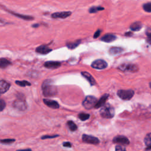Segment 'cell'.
<instances>
[{"label":"cell","mask_w":151,"mask_h":151,"mask_svg":"<svg viewBox=\"0 0 151 151\" xmlns=\"http://www.w3.org/2000/svg\"><path fill=\"white\" fill-rule=\"evenodd\" d=\"M43 95L45 97L55 96L57 94V88L51 80H45L41 86Z\"/></svg>","instance_id":"obj_1"},{"label":"cell","mask_w":151,"mask_h":151,"mask_svg":"<svg viewBox=\"0 0 151 151\" xmlns=\"http://www.w3.org/2000/svg\"><path fill=\"white\" fill-rule=\"evenodd\" d=\"M114 109L110 104H105L102 106L100 111V114L101 116L103 118L111 119L114 116Z\"/></svg>","instance_id":"obj_2"},{"label":"cell","mask_w":151,"mask_h":151,"mask_svg":"<svg viewBox=\"0 0 151 151\" xmlns=\"http://www.w3.org/2000/svg\"><path fill=\"white\" fill-rule=\"evenodd\" d=\"M97 102V100L95 97L92 96H87L83 100L82 104L85 109L89 110L93 107H94Z\"/></svg>","instance_id":"obj_3"},{"label":"cell","mask_w":151,"mask_h":151,"mask_svg":"<svg viewBox=\"0 0 151 151\" xmlns=\"http://www.w3.org/2000/svg\"><path fill=\"white\" fill-rule=\"evenodd\" d=\"M134 91L129 89V90H119L117 91V96L122 100H130L133 95H134Z\"/></svg>","instance_id":"obj_4"},{"label":"cell","mask_w":151,"mask_h":151,"mask_svg":"<svg viewBox=\"0 0 151 151\" xmlns=\"http://www.w3.org/2000/svg\"><path fill=\"white\" fill-rule=\"evenodd\" d=\"M118 68L122 71H129L135 72L138 70L137 67L136 65L132 64H123L118 67Z\"/></svg>","instance_id":"obj_5"},{"label":"cell","mask_w":151,"mask_h":151,"mask_svg":"<svg viewBox=\"0 0 151 151\" xmlns=\"http://www.w3.org/2000/svg\"><path fill=\"white\" fill-rule=\"evenodd\" d=\"M82 140L84 142L88 144H93V145H97L99 143L100 140L98 138L95 136L87 135V134H83L82 136Z\"/></svg>","instance_id":"obj_6"},{"label":"cell","mask_w":151,"mask_h":151,"mask_svg":"<svg viewBox=\"0 0 151 151\" xmlns=\"http://www.w3.org/2000/svg\"><path fill=\"white\" fill-rule=\"evenodd\" d=\"M91 67L97 69V70H102L106 68L107 67V63L103 60L99 59L94 61L91 65Z\"/></svg>","instance_id":"obj_7"},{"label":"cell","mask_w":151,"mask_h":151,"mask_svg":"<svg viewBox=\"0 0 151 151\" xmlns=\"http://www.w3.org/2000/svg\"><path fill=\"white\" fill-rule=\"evenodd\" d=\"M13 106L15 108L21 111H24L26 110L27 107V106L25 100L24 99H18L15 101H14Z\"/></svg>","instance_id":"obj_8"},{"label":"cell","mask_w":151,"mask_h":151,"mask_svg":"<svg viewBox=\"0 0 151 151\" xmlns=\"http://www.w3.org/2000/svg\"><path fill=\"white\" fill-rule=\"evenodd\" d=\"M113 142L114 143H117L122 145H127L129 144V140L124 136L119 135L114 137L113 139Z\"/></svg>","instance_id":"obj_9"},{"label":"cell","mask_w":151,"mask_h":151,"mask_svg":"<svg viewBox=\"0 0 151 151\" xmlns=\"http://www.w3.org/2000/svg\"><path fill=\"white\" fill-rule=\"evenodd\" d=\"M71 14L70 11H63L59 12H55L51 15L53 18H66Z\"/></svg>","instance_id":"obj_10"},{"label":"cell","mask_w":151,"mask_h":151,"mask_svg":"<svg viewBox=\"0 0 151 151\" xmlns=\"http://www.w3.org/2000/svg\"><path fill=\"white\" fill-rule=\"evenodd\" d=\"M51 51L52 49L50 48L48 46L45 45H41L40 46H38L35 49V51L41 54H47Z\"/></svg>","instance_id":"obj_11"},{"label":"cell","mask_w":151,"mask_h":151,"mask_svg":"<svg viewBox=\"0 0 151 151\" xmlns=\"http://www.w3.org/2000/svg\"><path fill=\"white\" fill-rule=\"evenodd\" d=\"M61 65V63L58 61H46L44 64V66L45 68H50V69H54L58 68Z\"/></svg>","instance_id":"obj_12"},{"label":"cell","mask_w":151,"mask_h":151,"mask_svg":"<svg viewBox=\"0 0 151 151\" xmlns=\"http://www.w3.org/2000/svg\"><path fill=\"white\" fill-rule=\"evenodd\" d=\"M43 101L46 106H47L48 107H49L50 108L55 109H58L60 107L59 104L54 100L45 99L43 100Z\"/></svg>","instance_id":"obj_13"},{"label":"cell","mask_w":151,"mask_h":151,"mask_svg":"<svg viewBox=\"0 0 151 151\" xmlns=\"http://www.w3.org/2000/svg\"><path fill=\"white\" fill-rule=\"evenodd\" d=\"M109 96V95L108 94H104L103 96H102L101 97V98L99 99V100L97 101L96 104L94 106V108L99 109V108L103 106L105 104L106 101H107Z\"/></svg>","instance_id":"obj_14"},{"label":"cell","mask_w":151,"mask_h":151,"mask_svg":"<svg viewBox=\"0 0 151 151\" xmlns=\"http://www.w3.org/2000/svg\"><path fill=\"white\" fill-rule=\"evenodd\" d=\"M10 87V84L4 80H1L0 82V93L3 94L6 92Z\"/></svg>","instance_id":"obj_15"},{"label":"cell","mask_w":151,"mask_h":151,"mask_svg":"<svg viewBox=\"0 0 151 151\" xmlns=\"http://www.w3.org/2000/svg\"><path fill=\"white\" fill-rule=\"evenodd\" d=\"M117 38L116 36L113 34H106L101 38V40L105 42H111Z\"/></svg>","instance_id":"obj_16"},{"label":"cell","mask_w":151,"mask_h":151,"mask_svg":"<svg viewBox=\"0 0 151 151\" xmlns=\"http://www.w3.org/2000/svg\"><path fill=\"white\" fill-rule=\"evenodd\" d=\"M81 75L88 80V81L91 84V86H94L96 84L95 79L93 77V76L89 73L86 71H83L81 72Z\"/></svg>","instance_id":"obj_17"},{"label":"cell","mask_w":151,"mask_h":151,"mask_svg":"<svg viewBox=\"0 0 151 151\" xmlns=\"http://www.w3.org/2000/svg\"><path fill=\"white\" fill-rule=\"evenodd\" d=\"M123 49L121 47H112L109 50V52L111 55H117L119 54L123 51Z\"/></svg>","instance_id":"obj_18"},{"label":"cell","mask_w":151,"mask_h":151,"mask_svg":"<svg viewBox=\"0 0 151 151\" xmlns=\"http://www.w3.org/2000/svg\"><path fill=\"white\" fill-rule=\"evenodd\" d=\"M142 27V24L140 22H135L131 24L130 28L134 31H139Z\"/></svg>","instance_id":"obj_19"},{"label":"cell","mask_w":151,"mask_h":151,"mask_svg":"<svg viewBox=\"0 0 151 151\" xmlns=\"http://www.w3.org/2000/svg\"><path fill=\"white\" fill-rule=\"evenodd\" d=\"M11 64V62L6 58H1L0 59V67L1 68H5L7 67Z\"/></svg>","instance_id":"obj_20"},{"label":"cell","mask_w":151,"mask_h":151,"mask_svg":"<svg viewBox=\"0 0 151 151\" xmlns=\"http://www.w3.org/2000/svg\"><path fill=\"white\" fill-rule=\"evenodd\" d=\"M80 42H81L80 40H77L74 42H68L67 44V47L69 49H71V50L74 49V48H76L77 46H78V45L80 44Z\"/></svg>","instance_id":"obj_21"},{"label":"cell","mask_w":151,"mask_h":151,"mask_svg":"<svg viewBox=\"0 0 151 151\" xmlns=\"http://www.w3.org/2000/svg\"><path fill=\"white\" fill-rule=\"evenodd\" d=\"M69 129L71 131V132H74L77 129V125L71 120H69L67 122V123Z\"/></svg>","instance_id":"obj_22"},{"label":"cell","mask_w":151,"mask_h":151,"mask_svg":"<svg viewBox=\"0 0 151 151\" xmlns=\"http://www.w3.org/2000/svg\"><path fill=\"white\" fill-rule=\"evenodd\" d=\"M11 14H12L14 15H15L16 17H19V18H21L23 19H25V20H32L34 19V18L31 17V16H28V15H21V14H16V13H14V12H10Z\"/></svg>","instance_id":"obj_23"},{"label":"cell","mask_w":151,"mask_h":151,"mask_svg":"<svg viewBox=\"0 0 151 151\" xmlns=\"http://www.w3.org/2000/svg\"><path fill=\"white\" fill-rule=\"evenodd\" d=\"M145 143L148 147H151V133L147 134L144 139Z\"/></svg>","instance_id":"obj_24"},{"label":"cell","mask_w":151,"mask_h":151,"mask_svg":"<svg viewBox=\"0 0 151 151\" xmlns=\"http://www.w3.org/2000/svg\"><path fill=\"white\" fill-rule=\"evenodd\" d=\"M78 118L82 120V121H85V120H87L89 119L90 117V114H87V113H80L78 115Z\"/></svg>","instance_id":"obj_25"},{"label":"cell","mask_w":151,"mask_h":151,"mask_svg":"<svg viewBox=\"0 0 151 151\" xmlns=\"http://www.w3.org/2000/svg\"><path fill=\"white\" fill-rule=\"evenodd\" d=\"M15 83L21 86V87H25V86H31V83L26 80H23V81H16Z\"/></svg>","instance_id":"obj_26"},{"label":"cell","mask_w":151,"mask_h":151,"mask_svg":"<svg viewBox=\"0 0 151 151\" xmlns=\"http://www.w3.org/2000/svg\"><path fill=\"white\" fill-rule=\"evenodd\" d=\"M104 8L101 6H92L89 9V12L90 13H96L98 12L99 11H102L104 10Z\"/></svg>","instance_id":"obj_27"},{"label":"cell","mask_w":151,"mask_h":151,"mask_svg":"<svg viewBox=\"0 0 151 151\" xmlns=\"http://www.w3.org/2000/svg\"><path fill=\"white\" fill-rule=\"evenodd\" d=\"M143 9L148 12H151V2H148L143 5Z\"/></svg>","instance_id":"obj_28"},{"label":"cell","mask_w":151,"mask_h":151,"mask_svg":"<svg viewBox=\"0 0 151 151\" xmlns=\"http://www.w3.org/2000/svg\"><path fill=\"white\" fill-rule=\"evenodd\" d=\"M15 141V140L13 139H6L1 140V143L3 144H11L14 143Z\"/></svg>","instance_id":"obj_29"},{"label":"cell","mask_w":151,"mask_h":151,"mask_svg":"<svg viewBox=\"0 0 151 151\" xmlns=\"http://www.w3.org/2000/svg\"><path fill=\"white\" fill-rule=\"evenodd\" d=\"M146 35H147L146 41H147V42L149 44H151V31L150 30H148L146 32Z\"/></svg>","instance_id":"obj_30"},{"label":"cell","mask_w":151,"mask_h":151,"mask_svg":"<svg viewBox=\"0 0 151 151\" xmlns=\"http://www.w3.org/2000/svg\"><path fill=\"white\" fill-rule=\"evenodd\" d=\"M6 106V104H5V102L2 100V99H1L0 100V109H1V111H3V110L5 109Z\"/></svg>","instance_id":"obj_31"},{"label":"cell","mask_w":151,"mask_h":151,"mask_svg":"<svg viewBox=\"0 0 151 151\" xmlns=\"http://www.w3.org/2000/svg\"><path fill=\"white\" fill-rule=\"evenodd\" d=\"M58 136V135H53V136H48V135H46V136H43L41 137L42 139H51V138H54Z\"/></svg>","instance_id":"obj_32"},{"label":"cell","mask_w":151,"mask_h":151,"mask_svg":"<svg viewBox=\"0 0 151 151\" xmlns=\"http://www.w3.org/2000/svg\"><path fill=\"white\" fill-rule=\"evenodd\" d=\"M100 33H101V30H100V29L97 30V31L95 32V33H94V35H93V38H98V37H99V35H100Z\"/></svg>","instance_id":"obj_33"},{"label":"cell","mask_w":151,"mask_h":151,"mask_svg":"<svg viewBox=\"0 0 151 151\" xmlns=\"http://www.w3.org/2000/svg\"><path fill=\"white\" fill-rule=\"evenodd\" d=\"M116 150H126V148L124 146H116V148H115Z\"/></svg>","instance_id":"obj_34"},{"label":"cell","mask_w":151,"mask_h":151,"mask_svg":"<svg viewBox=\"0 0 151 151\" xmlns=\"http://www.w3.org/2000/svg\"><path fill=\"white\" fill-rule=\"evenodd\" d=\"M63 146L64 147H71V144L68 142H65L63 143Z\"/></svg>","instance_id":"obj_35"},{"label":"cell","mask_w":151,"mask_h":151,"mask_svg":"<svg viewBox=\"0 0 151 151\" xmlns=\"http://www.w3.org/2000/svg\"><path fill=\"white\" fill-rule=\"evenodd\" d=\"M38 26H39V25H38V24H34V25H32V27H34V28H37V27H38Z\"/></svg>","instance_id":"obj_36"},{"label":"cell","mask_w":151,"mask_h":151,"mask_svg":"<svg viewBox=\"0 0 151 151\" xmlns=\"http://www.w3.org/2000/svg\"><path fill=\"white\" fill-rule=\"evenodd\" d=\"M149 86H150V88H151V83H150V84H149Z\"/></svg>","instance_id":"obj_37"}]
</instances>
